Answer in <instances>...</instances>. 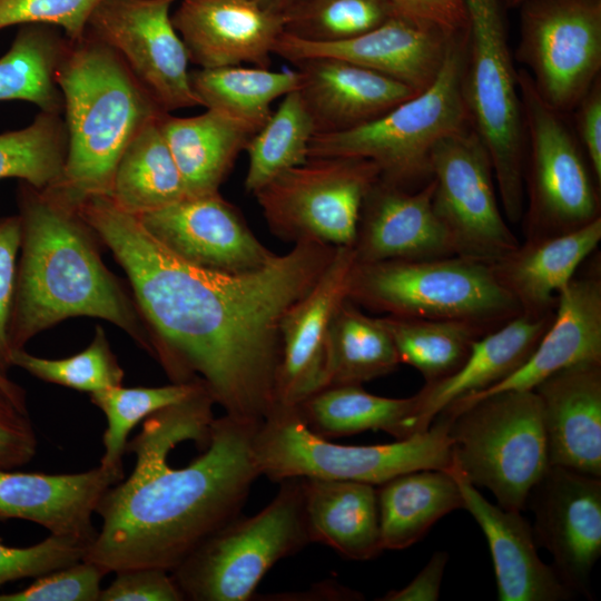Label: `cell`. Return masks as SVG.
I'll return each mask as SVG.
<instances>
[{
	"mask_svg": "<svg viewBox=\"0 0 601 601\" xmlns=\"http://www.w3.org/2000/svg\"><path fill=\"white\" fill-rule=\"evenodd\" d=\"M77 209L126 272L149 353L171 382H201L226 415L262 424L277 405L282 317L336 247L302 242L258 270L227 274L175 256L107 195Z\"/></svg>",
	"mask_w": 601,
	"mask_h": 601,
	"instance_id": "cell-1",
	"label": "cell"
},
{
	"mask_svg": "<svg viewBox=\"0 0 601 601\" xmlns=\"http://www.w3.org/2000/svg\"><path fill=\"white\" fill-rule=\"evenodd\" d=\"M214 405L201 384L145 418L126 447L136 455L134 471L100 500L101 529L83 561L105 574L136 568L171 572L240 515L260 476L253 452L258 425L214 417Z\"/></svg>",
	"mask_w": 601,
	"mask_h": 601,
	"instance_id": "cell-2",
	"label": "cell"
},
{
	"mask_svg": "<svg viewBox=\"0 0 601 601\" xmlns=\"http://www.w3.org/2000/svg\"><path fill=\"white\" fill-rule=\"evenodd\" d=\"M20 260L9 323L11 349L75 316L115 324L149 352L145 323L102 263L96 234L77 206L55 188H18Z\"/></svg>",
	"mask_w": 601,
	"mask_h": 601,
	"instance_id": "cell-3",
	"label": "cell"
},
{
	"mask_svg": "<svg viewBox=\"0 0 601 601\" xmlns=\"http://www.w3.org/2000/svg\"><path fill=\"white\" fill-rule=\"evenodd\" d=\"M56 78L65 100L68 148L61 179L52 188L77 205L87 196L110 194L128 144L166 111L119 55L87 30L69 40Z\"/></svg>",
	"mask_w": 601,
	"mask_h": 601,
	"instance_id": "cell-4",
	"label": "cell"
},
{
	"mask_svg": "<svg viewBox=\"0 0 601 601\" xmlns=\"http://www.w3.org/2000/svg\"><path fill=\"white\" fill-rule=\"evenodd\" d=\"M467 32L451 41L430 87L355 128L314 135L308 158L356 157L373 161L381 179L410 189L431 179L430 154L444 136L470 125L463 98Z\"/></svg>",
	"mask_w": 601,
	"mask_h": 601,
	"instance_id": "cell-5",
	"label": "cell"
},
{
	"mask_svg": "<svg viewBox=\"0 0 601 601\" xmlns=\"http://www.w3.org/2000/svg\"><path fill=\"white\" fill-rule=\"evenodd\" d=\"M436 416L447 423L452 467L472 485L489 489L503 509L524 510L550 466L535 391L497 392Z\"/></svg>",
	"mask_w": 601,
	"mask_h": 601,
	"instance_id": "cell-6",
	"label": "cell"
},
{
	"mask_svg": "<svg viewBox=\"0 0 601 601\" xmlns=\"http://www.w3.org/2000/svg\"><path fill=\"white\" fill-rule=\"evenodd\" d=\"M253 452L260 476L347 480L380 485L397 475L452 467L447 423L435 417L424 432L388 444L341 445L313 433L296 407L276 405L259 424Z\"/></svg>",
	"mask_w": 601,
	"mask_h": 601,
	"instance_id": "cell-7",
	"label": "cell"
},
{
	"mask_svg": "<svg viewBox=\"0 0 601 601\" xmlns=\"http://www.w3.org/2000/svg\"><path fill=\"white\" fill-rule=\"evenodd\" d=\"M347 297L384 315L461 321L486 332L521 313L490 265L459 256L355 262Z\"/></svg>",
	"mask_w": 601,
	"mask_h": 601,
	"instance_id": "cell-8",
	"label": "cell"
},
{
	"mask_svg": "<svg viewBox=\"0 0 601 601\" xmlns=\"http://www.w3.org/2000/svg\"><path fill=\"white\" fill-rule=\"evenodd\" d=\"M467 13L463 98L486 147L505 217L524 211V124L500 0H464Z\"/></svg>",
	"mask_w": 601,
	"mask_h": 601,
	"instance_id": "cell-9",
	"label": "cell"
},
{
	"mask_svg": "<svg viewBox=\"0 0 601 601\" xmlns=\"http://www.w3.org/2000/svg\"><path fill=\"white\" fill-rule=\"evenodd\" d=\"M278 483L263 510L219 528L170 572L185 600H250L274 564L312 543L300 477Z\"/></svg>",
	"mask_w": 601,
	"mask_h": 601,
	"instance_id": "cell-10",
	"label": "cell"
},
{
	"mask_svg": "<svg viewBox=\"0 0 601 601\" xmlns=\"http://www.w3.org/2000/svg\"><path fill=\"white\" fill-rule=\"evenodd\" d=\"M380 178L365 158L313 157L254 195L279 239L352 247L364 198Z\"/></svg>",
	"mask_w": 601,
	"mask_h": 601,
	"instance_id": "cell-11",
	"label": "cell"
},
{
	"mask_svg": "<svg viewBox=\"0 0 601 601\" xmlns=\"http://www.w3.org/2000/svg\"><path fill=\"white\" fill-rule=\"evenodd\" d=\"M516 77L530 142L524 240L579 229L601 217L595 183L561 114L542 99L525 70Z\"/></svg>",
	"mask_w": 601,
	"mask_h": 601,
	"instance_id": "cell-12",
	"label": "cell"
},
{
	"mask_svg": "<svg viewBox=\"0 0 601 601\" xmlns=\"http://www.w3.org/2000/svg\"><path fill=\"white\" fill-rule=\"evenodd\" d=\"M432 205L455 256L494 265L520 246L497 204L486 147L469 125L430 154Z\"/></svg>",
	"mask_w": 601,
	"mask_h": 601,
	"instance_id": "cell-13",
	"label": "cell"
},
{
	"mask_svg": "<svg viewBox=\"0 0 601 601\" xmlns=\"http://www.w3.org/2000/svg\"><path fill=\"white\" fill-rule=\"evenodd\" d=\"M518 60L559 114L578 106L601 69V0H528Z\"/></svg>",
	"mask_w": 601,
	"mask_h": 601,
	"instance_id": "cell-14",
	"label": "cell"
},
{
	"mask_svg": "<svg viewBox=\"0 0 601 601\" xmlns=\"http://www.w3.org/2000/svg\"><path fill=\"white\" fill-rule=\"evenodd\" d=\"M176 0H101L87 31L114 49L166 112L199 106L188 55L171 21Z\"/></svg>",
	"mask_w": 601,
	"mask_h": 601,
	"instance_id": "cell-15",
	"label": "cell"
},
{
	"mask_svg": "<svg viewBox=\"0 0 601 601\" xmlns=\"http://www.w3.org/2000/svg\"><path fill=\"white\" fill-rule=\"evenodd\" d=\"M526 506L535 542L552 555L561 581L574 594L591 597V572L601 554V476L550 465Z\"/></svg>",
	"mask_w": 601,
	"mask_h": 601,
	"instance_id": "cell-16",
	"label": "cell"
},
{
	"mask_svg": "<svg viewBox=\"0 0 601 601\" xmlns=\"http://www.w3.org/2000/svg\"><path fill=\"white\" fill-rule=\"evenodd\" d=\"M137 217L167 250L200 268L245 274L265 267L277 256L219 193L185 197Z\"/></svg>",
	"mask_w": 601,
	"mask_h": 601,
	"instance_id": "cell-17",
	"label": "cell"
},
{
	"mask_svg": "<svg viewBox=\"0 0 601 601\" xmlns=\"http://www.w3.org/2000/svg\"><path fill=\"white\" fill-rule=\"evenodd\" d=\"M459 35L397 12L366 33L336 42H313L284 31L274 55L293 63L318 57L344 60L393 78L420 93L435 80L451 41Z\"/></svg>",
	"mask_w": 601,
	"mask_h": 601,
	"instance_id": "cell-18",
	"label": "cell"
},
{
	"mask_svg": "<svg viewBox=\"0 0 601 601\" xmlns=\"http://www.w3.org/2000/svg\"><path fill=\"white\" fill-rule=\"evenodd\" d=\"M352 247H336L313 287L284 313L280 362L276 380L277 405L294 407L324 388L328 331L339 306L348 298Z\"/></svg>",
	"mask_w": 601,
	"mask_h": 601,
	"instance_id": "cell-19",
	"label": "cell"
},
{
	"mask_svg": "<svg viewBox=\"0 0 601 601\" xmlns=\"http://www.w3.org/2000/svg\"><path fill=\"white\" fill-rule=\"evenodd\" d=\"M171 21L189 62L199 68H269L286 18L254 0H183Z\"/></svg>",
	"mask_w": 601,
	"mask_h": 601,
	"instance_id": "cell-20",
	"label": "cell"
},
{
	"mask_svg": "<svg viewBox=\"0 0 601 601\" xmlns=\"http://www.w3.org/2000/svg\"><path fill=\"white\" fill-rule=\"evenodd\" d=\"M430 179L410 190L378 179L362 204L352 246L356 263L455 256L432 205Z\"/></svg>",
	"mask_w": 601,
	"mask_h": 601,
	"instance_id": "cell-21",
	"label": "cell"
},
{
	"mask_svg": "<svg viewBox=\"0 0 601 601\" xmlns=\"http://www.w3.org/2000/svg\"><path fill=\"white\" fill-rule=\"evenodd\" d=\"M124 476V469L101 464L71 474L0 470V521H31L50 534L91 544L98 533L92 515L105 493Z\"/></svg>",
	"mask_w": 601,
	"mask_h": 601,
	"instance_id": "cell-22",
	"label": "cell"
},
{
	"mask_svg": "<svg viewBox=\"0 0 601 601\" xmlns=\"http://www.w3.org/2000/svg\"><path fill=\"white\" fill-rule=\"evenodd\" d=\"M601 362V275L574 276L558 294L553 318L526 361L511 375L444 410H454L503 391L533 390L563 368Z\"/></svg>",
	"mask_w": 601,
	"mask_h": 601,
	"instance_id": "cell-23",
	"label": "cell"
},
{
	"mask_svg": "<svg viewBox=\"0 0 601 601\" xmlns=\"http://www.w3.org/2000/svg\"><path fill=\"white\" fill-rule=\"evenodd\" d=\"M463 509L477 522L491 551L500 601H563L574 597L553 566L536 551L532 526L521 511L506 510L489 502L455 469Z\"/></svg>",
	"mask_w": 601,
	"mask_h": 601,
	"instance_id": "cell-24",
	"label": "cell"
},
{
	"mask_svg": "<svg viewBox=\"0 0 601 601\" xmlns=\"http://www.w3.org/2000/svg\"><path fill=\"white\" fill-rule=\"evenodd\" d=\"M550 465L601 476V362L558 371L534 388Z\"/></svg>",
	"mask_w": 601,
	"mask_h": 601,
	"instance_id": "cell-25",
	"label": "cell"
},
{
	"mask_svg": "<svg viewBox=\"0 0 601 601\" xmlns=\"http://www.w3.org/2000/svg\"><path fill=\"white\" fill-rule=\"evenodd\" d=\"M294 65L315 135L364 125L416 95L393 78L339 59L308 58Z\"/></svg>",
	"mask_w": 601,
	"mask_h": 601,
	"instance_id": "cell-26",
	"label": "cell"
},
{
	"mask_svg": "<svg viewBox=\"0 0 601 601\" xmlns=\"http://www.w3.org/2000/svg\"><path fill=\"white\" fill-rule=\"evenodd\" d=\"M553 315L554 312H521L475 339L466 361L454 374L425 384L415 394L414 433L427 430L451 403L487 390L516 371L535 348Z\"/></svg>",
	"mask_w": 601,
	"mask_h": 601,
	"instance_id": "cell-27",
	"label": "cell"
},
{
	"mask_svg": "<svg viewBox=\"0 0 601 601\" xmlns=\"http://www.w3.org/2000/svg\"><path fill=\"white\" fill-rule=\"evenodd\" d=\"M600 240L601 217L569 233L524 240L491 267L521 312L552 313L558 294L568 286Z\"/></svg>",
	"mask_w": 601,
	"mask_h": 601,
	"instance_id": "cell-28",
	"label": "cell"
},
{
	"mask_svg": "<svg viewBox=\"0 0 601 601\" xmlns=\"http://www.w3.org/2000/svg\"><path fill=\"white\" fill-rule=\"evenodd\" d=\"M311 542L332 548L342 556L367 561L383 550L375 485L300 477Z\"/></svg>",
	"mask_w": 601,
	"mask_h": 601,
	"instance_id": "cell-29",
	"label": "cell"
},
{
	"mask_svg": "<svg viewBox=\"0 0 601 601\" xmlns=\"http://www.w3.org/2000/svg\"><path fill=\"white\" fill-rule=\"evenodd\" d=\"M159 127L181 175L187 197L219 193L238 155L254 135L210 109L194 117L165 112Z\"/></svg>",
	"mask_w": 601,
	"mask_h": 601,
	"instance_id": "cell-30",
	"label": "cell"
},
{
	"mask_svg": "<svg viewBox=\"0 0 601 601\" xmlns=\"http://www.w3.org/2000/svg\"><path fill=\"white\" fill-rule=\"evenodd\" d=\"M383 550H403L420 541L450 512L463 508L452 473L424 469L397 475L378 485Z\"/></svg>",
	"mask_w": 601,
	"mask_h": 601,
	"instance_id": "cell-31",
	"label": "cell"
},
{
	"mask_svg": "<svg viewBox=\"0 0 601 601\" xmlns=\"http://www.w3.org/2000/svg\"><path fill=\"white\" fill-rule=\"evenodd\" d=\"M306 426L322 437L384 431L396 440L415 434L416 395L405 398L371 394L362 385L329 386L295 406Z\"/></svg>",
	"mask_w": 601,
	"mask_h": 601,
	"instance_id": "cell-32",
	"label": "cell"
},
{
	"mask_svg": "<svg viewBox=\"0 0 601 601\" xmlns=\"http://www.w3.org/2000/svg\"><path fill=\"white\" fill-rule=\"evenodd\" d=\"M159 118L147 124L128 144L107 195L119 208L135 216L187 197L181 175L160 130Z\"/></svg>",
	"mask_w": 601,
	"mask_h": 601,
	"instance_id": "cell-33",
	"label": "cell"
},
{
	"mask_svg": "<svg viewBox=\"0 0 601 601\" xmlns=\"http://www.w3.org/2000/svg\"><path fill=\"white\" fill-rule=\"evenodd\" d=\"M199 106L220 112L256 134L272 115L270 104L298 89L297 70L228 66L189 71Z\"/></svg>",
	"mask_w": 601,
	"mask_h": 601,
	"instance_id": "cell-34",
	"label": "cell"
},
{
	"mask_svg": "<svg viewBox=\"0 0 601 601\" xmlns=\"http://www.w3.org/2000/svg\"><path fill=\"white\" fill-rule=\"evenodd\" d=\"M69 40L61 29L24 23L0 57V101L24 100L40 111L62 115L65 100L57 71Z\"/></svg>",
	"mask_w": 601,
	"mask_h": 601,
	"instance_id": "cell-35",
	"label": "cell"
},
{
	"mask_svg": "<svg viewBox=\"0 0 601 601\" xmlns=\"http://www.w3.org/2000/svg\"><path fill=\"white\" fill-rule=\"evenodd\" d=\"M400 364L393 339L380 318L366 315L347 298L328 331L324 388L362 385L394 372Z\"/></svg>",
	"mask_w": 601,
	"mask_h": 601,
	"instance_id": "cell-36",
	"label": "cell"
},
{
	"mask_svg": "<svg viewBox=\"0 0 601 601\" xmlns=\"http://www.w3.org/2000/svg\"><path fill=\"white\" fill-rule=\"evenodd\" d=\"M401 363L417 370L425 384L454 374L466 361L475 339L489 333L461 321L384 315Z\"/></svg>",
	"mask_w": 601,
	"mask_h": 601,
	"instance_id": "cell-37",
	"label": "cell"
},
{
	"mask_svg": "<svg viewBox=\"0 0 601 601\" xmlns=\"http://www.w3.org/2000/svg\"><path fill=\"white\" fill-rule=\"evenodd\" d=\"M314 135L313 118L298 90L288 92L245 148L246 190L255 194L283 171L304 164Z\"/></svg>",
	"mask_w": 601,
	"mask_h": 601,
	"instance_id": "cell-38",
	"label": "cell"
},
{
	"mask_svg": "<svg viewBox=\"0 0 601 601\" xmlns=\"http://www.w3.org/2000/svg\"><path fill=\"white\" fill-rule=\"evenodd\" d=\"M67 148L62 115L40 111L29 126L0 134V179L52 187L61 179Z\"/></svg>",
	"mask_w": 601,
	"mask_h": 601,
	"instance_id": "cell-39",
	"label": "cell"
},
{
	"mask_svg": "<svg viewBox=\"0 0 601 601\" xmlns=\"http://www.w3.org/2000/svg\"><path fill=\"white\" fill-rule=\"evenodd\" d=\"M201 384L188 382L159 387L129 388L120 385L90 393L92 404L99 407L107 418L100 464L111 469H124L122 456L132 428L155 412L186 398Z\"/></svg>",
	"mask_w": 601,
	"mask_h": 601,
	"instance_id": "cell-40",
	"label": "cell"
},
{
	"mask_svg": "<svg viewBox=\"0 0 601 601\" xmlns=\"http://www.w3.org/2000/svg\"><path fill=\"white\" fill-rule=\"evenodd\" d=\"M397 12L392 0H307L286 17L285 32L336 42L366 33Z\"/></svg>",
	"mask_w": 601,
	"mask_h": 601,
	"instance_id": "cell-41",
	"label": "cell"
},
{
	"mask_svg": "<svg viewBox=\"0 0 601 601\" xmlns=\"http://www.w3.org/2000/svg\"><path fill=\"white\" fill-rule=\"evenodd\" d=\"M11 364L45 382L89 393L120 386L125 376L100 326L89 346L76 355L48 359L19 348L12 351Z\"/></svg>",
	"mask_w": 601,
	"mask_h": 601,
	"instance_id": "cell-42",
	"label": "cell"
},
{
	"mask_svg": "<svg viewBox=\"0 0 601 601\" xmlns=\"http://www.w3.org/2000/svg\"><path fill=\"white\" fill-rule=\"evenodd\" d=\"M89 546L86 542L53 534L27 548H11L0 541V587L80 562Z\"/></svg>",
	"mask_w": 601,
	"mask_h": 601,
	"instance_id": "cell-43",
	"label": "cell"
},
{
	"mask_svg": "<svg viewBox=\"0 0 601 601\" xmlns=\"http://www.w3.org/2000/svg\"><path fill=\"white\" fill-rule=\"evenodd\" d=\"M101 0H0V30L16 24L58 27L75 41L83 37L88 20Z\"/></svg>",
	"mask_w": 601,
	"mask_h": 601,
	"instance_id": "cell-44",
	"label": "cell"
},
{
	"mask_svg": "<svg viewBox=\"0 0 601 601\" xmlns=\"http://www.w3.org/2000/svg\"><path fill=\"white\" fill-rule=\"evenodd\" d=\"M37 445L23 388L0 378V470L27 464L36 455Z\"/></svg>",
	"mask_w": 601,
	"mask_h": 601,
	"instance_id": "cell-45",
	"label": "cell"
},
{
	"mask_svg": "<svg viewBox=\"0 0 601 601\" xmlns=\"http://www.w3.org/2000/svg\"><path fill=\"white\" fill-rule=\"evenodd\" d=\"M104 575L99 566L82 560L37 577L21 591L0 594V601H99Z\"/></svg>",
	"mask_w": 601,
	"mask_h": 601,
	"instance_id": "cell-46",
	"label": "cell"
},
{
	"mask_svg": "<svg viewBox=\"0 0 601 601\" xmlns=\"http://www.w3.org/2000/svg\"><path fill=\"white\" fill-rule=\"evenodd\" d=\"M21 223L17 215L0 217V374L7 376L11 364L9 323L20 250Z\"/></svg>",
	"mask_w": 601,
	"mask_h": 601,
	"instance_id": "cell-47",
	"label": "cell"
},
{
	"mask_svg": "<svg viewBox=\"0 0 601 601\" xmlns=\"http://www.w3.org/2000/svg\"><path fill=\"white\" fill-rule=\"evenodd\" d=\"M183 592L170 572L158 568H136L116 573L101 589L99 601H183Z\"/></svg>",
	"mask_w": 601,
	"mask_h": 601,
	"instance_id": "cell-48",
	"label": "cell"
},
{
	"mask_svg": "<svg viewBox=\"0 0 601 601\" xmlns=\"http://www.w3.org/2000/svg\"><path fill=\"white\" fill-rule=\"evenodd\" d=\"M578 128L593 177L601 185V86L599 78L578 104Z\"/></svg>",
	"mask_w": 601,
	"mask_h": 601,
	"instance_id": "cell-49",
	"label": "cell"
},
{
	"mask_svg": "<svg viewBox=\"0 0 601 601\" xmlns=\"http://www.w3.org/2000/svg\"><path fill=\"white\" fill-rule=\"evenodd\" d=\"M401 13L432 22L451 33L467 31L464 0H392Z\"/></svg>",
	"mask_w": 601,
	"mask_h": 601,
	"instance_id": "cell-50",
	"label": "cell"
},
{
	"mask_svg": "<svg viewBox=\"0 0 601 601\" xmlns=\"http://www.w3.org/2000/svg\"><path fill=\"white\" fill-rule=\"evenodd\" d=\"M445 551H437L431 556L420 573L404 588L392 590L378 601H436L440 597L441 583L447 564Z\"/></svg>",
	"mask_w": 601,
	"mask_h": 601,
	"instance_id": "cell-51",
	"label": "cell"
},
{
	"mask_svg": "<svg viewBox=\"0 0 601 601\" xmlns=\"http://www.w3.org/2000/svg\"><path fill=\"white\" fill-rule=\"evenodd\" d=\"M264 9L285 18L307 0H254Z\"/></svg>",
	"mask_w": 601,
	"mask_h": 601,
	"instance_id": "cell-52",
	"label": "cell"
},
{
	"mask_svg": "<svg viewBox=\"0 0 601 601\" xmlns=\"http://www.w3.org/2000/svg\"><path fill=\"white\" fill-rule=\"evenodd\" d=\"M528 0H505V3L509 6V7H518V6H522L524 2H526Z\"/></svg>",
	"mask_w": 601,
	"mask_h": 601,
	"instance_id": "cell-53",
	"label": "cell"
},
{
	"mask_svg": "<svg viewBox=\"0 0 601 601\" xmlns=\"http://www.w3.org/2000/svg\"><path fill=\"white\" fill-rule=\"evenodd\" d=\"M0 378L4 380V378H9V377L0 374Z\"/></svg>",
	"mask_w": 601,
	"mask_h": 601,
	"instance_id": "cell-54",
	"label": "cell"
}]
</instances>
